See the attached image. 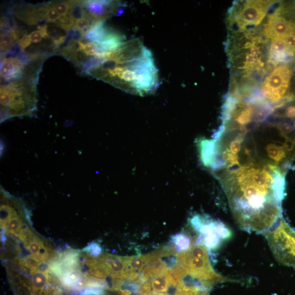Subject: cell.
Instances as JSON below:
<instances>
[{"mask_svg": "<svg viewBox=\"0 0 295 295\" xmlns=\"http://www.w3.org/2000/svg\"><path fill=\"white\" fill-rule=\"evenodd\" d=\"M286 173L276 166L246 165L215 174L241 229L263 234L280 221Z\"/></svg>", "mask_w": 295, "mask_h": 295, "instance_id": "obj_1", "label": "cell"}, {"mask_svg": "<svg viewBox=\"0 0 295 295\" xmlns=\"http://www.w3.org/2000/svg\"><path fill=\"white\" fill-rule=\"evenodd\" d=\"M177 262L184 268L186 277L210 289L218 283L232 282L217 273L210 262L209 248L205 244H191L187 250L175 255Z\"/></svg>", "mask_w": 295, "mask_h": 295, "instance_id": "obj_2", "label": "cell"}, {"mask_svg": "<svg viewBox=\"0 0 295 295\" xmlns=\"http://www.w3.org/2000/svg\"><path fill=\"white\" fill-rule=\"evenodd\" d=\"M263 234L278 262L295 270V231L284 218Z\"/></svg>", "mask_w": 295, "mask_h": 295, "instance_id": "obj_3", "label": "cell"}, {"mask_svg": "<svg viewBox=\"0 0 295 295\" xmlns=\"http://www.w3.org/2000/svg\"><path fill=\"white\" fill-rule=\"evenodd\" d=\"M24 64L16 57L5 58L1 65V76L6 81L17 78L20 76Z\"/></svg>", "mask_w": 295, "mask_h": 295, "instance_id": "obj_4", "label": "cell"}, {"mask_svg": "<svg viewBox=\"0 0 295 295\" xmlns=\"http://www.w3.org/2000/svg\"><path fill=\"white\" fill-rule=\"evenodd\" d=\"M110 4L109 2L103 1H89L86 3L90 14L97 19L106 13L107 7Z\"/></svg>", "mask_w": 295, "mask_h": 295, "instance_id": "obj_5", "label": "cell"}, {"mask_svg": "<svg viewBox=\"0 0 295 295\" xmlns=\"http://www.w3.org/2000/svg\"><path fill=\"white\" fill-rule=\"evenodd\" d=\"M92 24L90 17L88 15H84L83 18L75 21L74 27L73 29L81 31L83 37H85L89 31Z\"/></svg>", "mask_w": 295, "mask_h": 295, "instance_id": "obj_6", "label": "cell"}, {"mask_svg": "<svg viewBox=\"0 0 295 295\" xmlns=\"http://www.w3.org/2000/svg\"><path fill=\"white\" fill-rule=\"evenodd\" d=\"M172 241L180 251L187 250L191 246L190 239L183 234H178L173 236Z\"/></svg>", "mask_w": 295, "mask_h": 295, "instance_id": "obj_7", "label": "cell"}, {"mask_svg": "<svg viewBox=\"0 0 295 295\" xmlns=\"http://www.w3.org/2000/svg\"><path fill=\"white\" fill-rule=\"evenodd\" d=\"M44 243L38 238L35 237L29 243L25 245L29 249L32 254L31 258L35 260L39 255L40 251Z\"/></svg>", "mask_w": 295, "mask_h": 295, "instance_id": "obj_8", "label": "cell"}, {"mask_svg": "<svg viewBox=\"0 0 295 295\" xmlns=\"http://www.w3.org/2000/svg\"><path fill=\"white\" fill-rule=\"evenodd\" d=\"M75 23V19L70 13L65 16H61L58 21L59 27L66 31H69L73 28Z\"/></svg>", "mask_w": 295, "mask_h": 295, "instance_id": "obj_9", "label": "cell"}, {"mask_svg": "<svg viewBox=\"0 0 295 295\" xmlns=\"http://www.w3.org/2000/svg\"><path fill=\"white\" fill-rule=\"evenodd\" d=\"M14 41L12 40L10 35H8L7 33H2L1 35V50L2 51H8L11 50L14 46Z\"/></svg>", "mask_w": 295, "mask_h": 295, "instance_id": "obj_10", "label": "cell"}, {"mask_svg": "<svg viewBox=\"0 0 295 295\" xmlns=\"http://www.w3.org/2000/svg\"><path fill=\"white\" fill-rule=\"evenodd\" d=\"M74 3L69 2H64L57 3L54 6L56 8V11L61 16H65L70 13L71 8L73 6V4Z\"/></svg>", "mask_w": 295, "mask_h": 295, "instance_id": "obj_11", "label": "cell"}, {"mask_svg": "<svg viewBox=\"0 0 295 295\" xmlns=\"http://www.w3.org/2000/svg\"><path fill=\"white\" fill-rule=\"evenodd\" d=\"M61 18V15L58 14L54 6H50L47 8L46 19L48 22L54 23Z\"/></svg>", "mask_w": 295, "mask_h": 295, "instance_id": "obj_12", "label": "cell"}, {"mask_svg": "<svg viewBox=\"0 0 295 295\" xmlns=\"http://www.w3.org/2000/svg\"><path fill=\"white\" fill-rule=\"evenodd\" d=\"M82 52L87 55L94 56L98 53V46L94 42H88L84 46Z\"/></svg>", "mask_w": 295, "mask_h": 295, "instance_id": "obj_13", "label": "cell"}, {"mask_svg": "<svg viewBox=\"0 0 295 295\" xmlns=\"http://www.w3.org/2000/svg\"><path fill=\"white\" fill-rule=\"evenodd\" d=\"M31 42L30 35L25 34L19 40V45L21 48L24 50L29 47Z\"/></svg>", "mask_w": 295, "mask_h": 295, "instance_id": "obj_14", "label": "cell"}, {"mask_svg": "<svg viewBox=\"0 0 295 295\" xmlns=\"http://www.w3.org/2000/svg\"><path fill=\"white\" fill-rule=\"evenodd\" d=\"M87 250L90 251V253L95 257L99 256L101 254V250H102L97 244H91Z\"/></svg>", "mask_w": 295, "mask_h": 295, "instance_id": "obj_15", "label": "cell"}, {"mask_svg": "<svg viewBox=\"0 0 295 295\" xmlns=\"http://www.w3.org/2000/svg\"><path fill=\"white\" fill-rule=\"evenodd\" d=\"M30 37L32 43L37 44L41 41L43 37H42L41 32L38 30L32 32L30 35Z\"/></svg>", "mask_w": 295, "mask_h": 295, "instance_id": "obj_16", "label": "cell"}, {"mask_svg": "<svg viewBox=\"0 0 295 295\" xmlns=\"http://www.w3.org/2000/svg\"><path fill=\"white\" fill-rule=\"evenodd\" d=\"M10 36L14 41H18L21 37V32L17 28H13L10 30Z\"/></svg>", "mask_w": 295, "mask_h": 295, "instance_id": "obj_17", "label": "cell"}, {"mask_svg": "<svg viewBox=\"0 0 295 295\" xmlns=\"http://www.w3.org/2000/svg\"><path fill=\"white\" fill-rule=\"evenodd\" d=\"M38 29L41 32L42 37L45 38L49 37L47 25L38 27Z\"/></svg>", "mask_w": 295, "mask_h": 295, "instance_id": "obj_18", "label": "cell"}]
</instances>
